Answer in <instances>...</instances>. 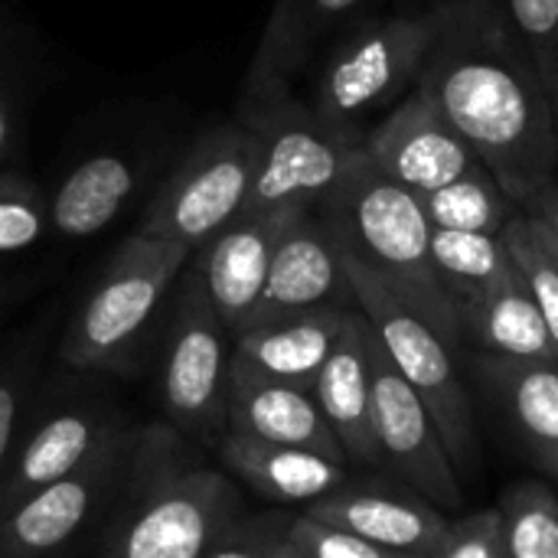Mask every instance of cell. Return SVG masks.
<instances>
[{
  "label": "cell",
  "mask_w": 558,
  "mask_h": 558,
  "mask_svg": "<svg viewBox=\"0 0 558 558\" xmlns=\"http://www.w3.org/2000/svg\"><path fill=\"white\" fill-rule=\"evenodd\" d=\"M556 124H558V118H556Z\"/></svg>",
  "instance_id": "ab89813d"
},
{
  "label": "cell",
  "mask_w": 558,
  "mask_h": 558,
  "mask_svg": "<svg viewBox=\"0 0 558 558\" xmlns=\"http://www.w3.org/2000/svg\"><path fill=\"white\" fill-rule=\"evenodd\" d=\"M317 216L324 219L343 255L399 281L428 314L438 333L458 350L461 324L435 278V229L418 193L386 177L366 154V147H360L337 190L317 206Z\"/></svg>",
  "instance_id": "3957f363"
},
{
  "label": "cell",
  "mask_w": 558,
  "mask_h": 558,
  "mask_svg": "<svg viewBox=\"0 0 558 558\" xmlns=\"http://www.w3.org/2000/svg\"><path fill=\"white\" fill-rule=\"evenodd\" d=\"M425 216L432 229L448 232H481V235H504L507 222L520 213L500 180L477 160L464 177L454 183L422 196Z\"/></svg>",
  "instance_id": "484cf974"
},
{
  "label": "cell",
  "mask_w": 558,
  "mask_h": 558,
  "mask_svg": "<svg viewBox=\"0 0 558 558\" xmlns=\"http://www.w3.org/2000/svg\"><path fill=\"white\" fill-rule=\"evenodd\" d=\"M536 229L543 232V239H546V245H549V252H553V262H556V268H558V242L549 235V232H546V229H543V226H539V222H536Z\"/></svg>",
  "instance_id": "74e56055"
},
{
  "label": "cell",
  "mask_w": 558,
  "mask_h": 558,
  "mask_svg": "<svg viewBox=\"0 0 558 558\" xmlns=\"http://www.w3.org/2000/svg\"><path fill=\"white\" fill-rule=\"evenodd\" d=\"M196 252L167 239L131 232L101 268L75 311L62 360L78 373H141L154 324L167 314L170 294Z\"/></svg>",
  "instance_id": "5b68a950"
},
{
  "label": "cell",
  "mask_w": 558,
  "mask_h": 558,
  "mask_svg": "<svg viewBox=\"0 0 558 558\" xmlns=\"http://www.w3.org/2000/svg\"><path fill=\"white\" fill-rule=\"evenodd\" d=\"M301 513L353 533L386 553L412 558H435L451 530L445 510L396 477H350V484L304 507Z\"/></svg>",
  "instance_id": "8fae6325"
},
{
  "label": "cell",
  "mask_w": 558,
  "mask_h": 558,
  "mask_svg": "<svg viewBox=\"0 0 558 558\" xmlns=\"http://www.w3.org/2000/svg\"><path fill=\"white\" fill-rule=\"evenodd\" d=\"M20 141H23V118L10 88L0 82V170H10V163L16 160Z\"/></svg>",
  "instance_id": "d590c367"
},
{
  "label": "cell",
  "mask_w": 558,
  "mask_h": 558,
  "mask_svg": "<svg viewBox=\"0 0 558 558\" xmlns=\"http://www.w3.org/2000/svg\"><path fill=\"white\" fill-rule=\"evenodd\" d=\"M363 147L386 177L418 196L454 183L481 160L418 85L369 131Z\"/></svg>",
  "instance_id": "4fadbf2b"
},
{
  "label": "cell",
  "mask_w": 558,
  "mask_h": 558,
  "mask_svg": "<svg viewBox=\"0 0 558 558\" xmlns=\"http://www.w3.org/2000/svg\"><path fill=\"white\" fill-rule=\"evenodd\" d=\"M26 373H0V481L10 468V458L16 451L20 435V412L26 402Z\"/></svg>",
  "instance_id": "836d02e7"
},
{
  "label": "cell",
  "mask_w": 558,
  "mask_h": 558,
  "mask_svg": "<svg viewBox=\"0 0 558 558\" xmlns=\"http://www.w3.org/2000/svg\"><path fill=\"white\" fill-rule=\"evenodd\" d=\"M294 513L288 510H268L258 517H239L219 543L206 553V558H275L278 546L288 539Z\"/></svg>",
  "instance_id": "4dcf8cb0"
},
{
  "label": "cell",
  "mask_w": 558,
  "mask_h": 558,
  "mask_svg": "<svg viewBox=\"0 0 558 558\" xmlns=\"http://www.w3.org/2000/svg\"><path fill=\"white\" fill-rule=\"evenodd\" d=\"M432 265L445 298L458 314V324L513 271V258L500 235L448 229L432 232Z\"/></svg>",
  "instance_id": "d4e9b609"
},
{
  "label": "cell",
  "mask_w": 558,
  "mask_h": 558,
  "mask_svg": "<svg viewBox=\"0 0 558 558\" xmlns=\"http://www.w3.org/2000/svg\"><path fill=\"white\" fill-rule=\"evenodd\" d=\"M229 432L248 435V438H258L268 445L307 448L330 461L350 464L340 438L333 435V428L324 418L311 389L232 376Z\"/></svg>",
  "instance_id": "44dd1931"
},
{
  "label": "cell",
  "mask_w": 558,
  "mask_h": 558,
  "mask_svg": "<svg viewBox=\"0 0 558 558\" xmlns=\"http://www.w3.org/2000/svg\"><path fill=\"white\" fill-rule=\"evenodd\" d=\"M428 3H448V0H428Z\"/></svg>",
  "instance_id": "f35d334b"
},
{
  "label": "cell",
  "mask_w": 558,
  "mask_h": 558,
  "mask_svg": "<svg viewBox=\"0 0 558 558\" xmlns=\"http://www.w3.org/2000/svg\"><path fill=\"white\" fill-rule=\"evenodd\" d=\"M343 262L360 311L373 320L389 363L432 412L445 448L458 468V477L464 481V474L474 471L477 461V432L471 392L454 363V347L438 333V327L399 281L350 255H343Z\"/></svg>",
  "instance_id": "8992f818"
},
{
  "label": "cell",
  "mask_w": 558,
  "mask_h": 558,
  "mask_svg": "<svg viewBox=\"0 0 558 558\" xmlns=\"http://www.w3.org/2000/svg\"><path fill=\"white\" fill-rule=\"evenodd\" d=\"M141 173L121 154H95L75 163L49 196V226L65 239H88L111 226L137 193Z\"/></svg>",
  "instance_id": "603a6c76"
},
{
  "label": "cell",
  "mask_w": 558,
  "mask_h": 558,
  "mask_svg": "<svg viewBox=\"0 0 558 558\" xmlns=\"http://www.w3.org/2000/svg\"><path fill=\"white\" fill-rule=\"evenodd\" d=\"M418 88L468 137L517 206L558 173L556 108L500 0L441 3V29Z\"/></svg>",
  "instance_id": "6da1fadb"
},
{
  "label": "cell",
  "mask_w": 558,
  "mask_h": 558,
  "mask_svg": "<svg viewBox=\"0 0 558 558\" xmlns=\"http://www.w3.org/2000/svg\"><path fill=\"white\" fill-rule=\"evenodd\" d=\"M500 558H558V494L543 481L510 487L500 504Z\"/></svg>",
  "instance_id": "4316f807"
},
{
  "label": "cell",
  "mask_w": 558,
  "mask_h": 558,
  "mask_svg": "<svg viewBox=\"0 0 558 558\" xmlns=\"http://www.w3.org/2000/svg\"><path fill=\"white\" fill-rule=\"evenodd\" d=\"M520 213H526L533 222H539L558 242V173L520 199Z\"/></svg>",
  "instance_id": "e575fe53"
},
{
  "label": "cell",
  "mask_w": 558,
  "mask_h": 558,
  "mask_svg": "<svg viewBox=\"0 0 558 558\" xmlns=\"http://www.w3.org/2000/svg\"><path fill=\"white\" fill-rule=\"evenodd\" d=\"M435 558H500V510L487 507L451 523Z\"/></svg>",
  "instance_id": "d6a6232c"
},
{
  "label": "cell",
  "mask_w": 558,
  "mask_h": 558,
  "mask_svg": "<svg viewBox=\"0 0 558 558\" xmlns=\"http://www.w3.org/2000/svg\"><path fill=\"white\" fill-rule=\"evenodd\" d=\"M477 369L539 471L558 481V363L484 356Z\"/></svg>",
  "instance_id": "7402d4cb"
},
{
  "label": "cell",
  "mask_w": 558,
  "mask_h": 558,
  "mask_svg": "<svg viewBox=\"0 0 558 558\" xmlns=\"http://www.w3.org/2000/svg\"><path fill=\"white\" fill-rule=\"evenodd\" d=\"M356 291L343 252L317 209L298 216L281 235L258 307L245 330L314 311H356ZM242 330V333H245Z\"/></svg>",
  "instance_id": "7c38bea8"
},
{
  "label": "cell",
  "mask_w": 558,
  "mask_h": 558,
  "mask_svg": "<svg viewBox=\"0 0 558 558\" xmlns=\"http://www.w3.org/2000/svg\"><path fill=\"white\" fill-rule=\"evenodd\" d=\"M124 438L128 435L114 415L98 402H69L52 409L26 438L16 441L10 468L0 481V520L36 490L78 474Z\"/></svg>",
  "instance_id": "9a60e30c"
},
{
  "label": "cell",
  "mask_w": 558,
  "mask_h": 558,
  "mask_svg": "<svg viewBox=\"0 0 558 558\" xmlns=\"http://www.w3.org/2000/svg\"><path fill=\"white\" fill-rule=\"evenodd\" d=\"M304 213L311 209H271L239 216L193 255L206 294L232 337L245 330L252 311L262 301L281 235Z\"/></svg>",
  "instance_id": "e0dca14e"
},
{
  "label": "cell",
  "mask_w": 558,
  "mask_h": 558,
  "mask_svg": "<svg viewBox=\"0 0 558 558\" xmlns=\"http://www.w3.org/2000/svg\"><path fill=\"white\" fill-rule=\"evenodd\" d=\"M255 137V173L242 216L271 209H317L343 180L360 147L320 124L291 92L235 114Z\"/></svg>",
  "instance_id": "9c48e42d"
},
{
  "label": "cell",
  "mask_w": 558,
  "mask_h": 558,
  "mask_svg": "<svg viewBox=\"0 0 558 558\" xmlns=\"http://www.w3.org/2000/svg\"><path fill=\"white\" fill-rule=\"evenodd\" d=\"M288 539L304 553V558H412V556H396L386 553L353 533H343L337 526L317 523L304 513H294L291 520V533Z\"/></svg>",
  "instance_id": "1f68e13d"
},
{
  "label": "cell",
  "mask_w": 558,
  "mask_h": 558,
  "mask_svg": "<svg viewBox=\"0 0 558 558\" xmlns=\"http://www.w3.org/2000/svg\"><path fill=\"white\" fill-rule=\"evenodd\" d=\"M219 458L232 477H239L248 490L278 507H298V513L343 484H350L353 468L330 461L307 448L268 445L248 435L226 432L219 438Z\"/></svg>",
  "instance_id": "ffe728a7"
},
{
  "label": "cell",
  "mask_w": 558,
  "mask_h": 558,
  "mask_svg": "<svg viewBox=\"0 0 558 558\" xmlns=\"http://www.w3.org/2000/svg\"><path fill=\"white\" fill-rule=\"evenodd\" d=\"M128 438L82 468L78 474L49 484L26 497L0 520V558H59L85 526L114 500L121 484Z\"/></svg>",
  "instance_id": "5bb4252c"
},
{
  "label": "cell",
  "mask_w": 558,
  "mask_h": 558,
  "mask_svg": "<svg viewBox=\"0 0 558 558\" xmlns=\"http://www.w3.org/2000/svg\"><path fill=\"white\" fill-rule=\"evenodd\" d=\"M504 245L523 278V284L530 288L549 333L558 350V268L553 262V252L543 239V232L536 229V222L526 213H517L507 229H504Z\"/></svg>",
  "instance_id": "83f0119b"
},
{
  "label": "cell",
  "mask_w": 558,
  "mask_h": 558,
  "mask_svg": "<svg viewBox=\"0 0 558 558\" xmlns=\"http://www.w3.org/2000/svg\"><path fill=\"white\" fill-rule=\"evenodd\" d=\"M438 29L441 3L369 13L353 23L327 46L311 85V111L327 131L363 147L369 131L418 85Z\"/></svg>",
  "instance_id": "277c9868"
},
{
  "label": "cell",
  "mask_w": 558,
  "mask_h": 558,
  "mask_svg": "<svg viewBox=\"0 0 558 558\" xmlns=\"http://www.w3.org/2000/svg\"><path fill=\"white\" fill-rule=\"evenodd\" d=\"M376 0H275L239 95V114L291 92L294 75L353 23L373 13Z\"/></svg>",
  "instance_id": "2e32d148"
},
{
  "label": "cell",
  "mask_w": 558,
  "mask_h": 558,
  "mask_svg": "<svg viewBox=\"0 0 558 558\" xmlns=\"http://www.w3.org/2000/svg\"><path fill=\"white\" fill-rule=\"evenodd\" d=\"M376 327L356 307L347 317L343 333L337 337L333 353L314 383V399L340 438L347 461L353 468H379V451L373 438V379H376Z\"/></svg>",
  "instance_id": "ac0fdd59"
},
{
  "label": "cell",
  "mask_w": 558,
  "mask_h": 558,
  "mask_svg": "<svg viewBox=\"0 0 558 558\" xmlns=\"http://www.w3.org/2000/svg\"><path fill=\"white\" fill-rule=\"evenodd\" d=\"M163 324V412L183 435L219 441L229 432L232 333L216 314L193 258L170 294Z\"/></svg>",
  "instance_id": "52a82bcc"
},
{
  "label": "cell",
  "mask_w": 558,
  "mask_h": 558,
  "mask_svg": "<svg viewBox=\"0 0 558 558\" xmlns=\"http://www.w3.org/2000/svg\"><path fill=\"white\" fill-rule=\"evenodd\" d=\"M291 533V530H288ZM275 558H304V553L291 543V539H284L281 546H278V553H275Z\"/></svg>",
  "instance_id": "8d00e7d4"
},
{
  "label": "cell",
  "mask_w": 558,
  "mask_h": 558,
  "mask_svg": "<svg viewBox=\"0 0 558 558\" xmlns=\"http://www.w3.org/2000/svg\"><path fill=\"white\" fill-rule=\"evenodd\" d=\"M500 7L530 52L558 118V0H500Z\"/></svg>",
  "instance_id": "f1b7e54d"
},
{
  "label": "cell",
  "mask_w": 558,
  "mask_h": 558,
  "mask_svg": "<svg viewBox=\"0 0 558 558\" xmlns=\"http://www.w3.org/2000/svg\"><path fill=\"white\" fill-rule=\"evenodd\" d=\"M350 311H314L232 337V376L314 389Z\"/></svg>",
  "instance_id": "d6986e66"
},
{
  "label": "cell",
  "mask_w": 558,
  "mask_h": 558,
  "mask_svg": "<svg viewBox=\"0 0 558 558\" xmlns=\"http://www.w3.org/2000/svg\"><path fill=\"white\" fill-rule=\"evenodd\" d=\"M471 337L484 356H510V360H553L558 350L553 333L523 284L517 265L513 271L461 317V337Z\"/></svg>",
  "instance_id": "cb8c5ba5"
},
{
  "label": "cell",
  "mask_w": 558,
  "mask_h": 558,
  "mask_svg": "<svg viewBox=\"0 0 558 558\" xmlns=\"http://www.w3.org/2000/svg\"><path fill=\"white\" fill-rule=\"evenodd\" d=\"M373 438H376L379 464L389 477L418 490L438 510H454L464 504L458 468L445 448V438L432 412L389 363L383 343L376 347Z\"/></svg>",
  "instance_id": "30bf717a"
},
{
  "label": "cell",
  "mask_w": 558,
  "mask_h": 558,
  "mask_svg": "<svg viewBox=\"0 0 558 558\" xmlns=\"http://www.w3.org/2000/svg\"><path fill=\"white\" fill-rule=\"evenodd\" d=\"M239 517L232 477L199 464L180 428L147 425L128 438L101 558H206Z\"/></svg>",
  "instance_id": "7a4b0ae2"
},
{
  "label": "cell",
  "mask_w": 558,
  "mask_h": 558,
  "mask_svg": "<svg viewBox=\"0 0 558 558\" xmlns=\"http://www.w3.org/2000/svg\"><path fill=\"white\" fill-rule=\"evenodd\" d=\"M49 229V199L36 180L0 170V252H23Z\"/></svg>",
  "instance_id": "f546056e"
},
{
  "label": "cell",
  "mask_w": 558,
  "mask_h": 558,
  "mask_svg": "<svg viewBox=\"0 0 558 558\" xmlns=\"http://www.w3.org/2000/svg\"><path fill=\"white\" fill-rule=\"evenodd\" d=\"M252 173V128L239 118L206 128L150 196L137 232L199 252L213 235L242 216Z\"/></svg>",
  "instance_id": "ba28073f"
}]
</instances>
